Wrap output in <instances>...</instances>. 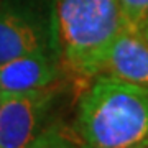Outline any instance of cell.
<instances>
[{
  "mask_svg": "<svg viewBox=\"0 0 148 148\" xmlns=\"http://www.w3.org/2000/svg\"><path fill=\"white\" fill-rule=\"evenodd\" d=\"M86 148H133L148 142V87L99 74L77 109Z\"/></svg>",
  "mask_w": 148,
  "mask_h": 148,
  "instance_id": "obj_1",
  "label": "cell"
},
{
  "mask_svg": "<svg viewBox=\"0 0 148 148\" xmlns=\"http://www.w3.org/2000/svg\"><path fill=\"white\" fill-rule=\"evenodd\" d=\"M53 23L61 63L82 79L97 77L122 32L119 0H56Z\"/></svg>",
  "mask_w": 148,
  "mask_h": 148,
  "instance_id": "obj_2",
  "label": "cell"
},
{
  "mask_svg": "<svg viewBox=\"0 0 148 148\" xmlns=\"http://www.w3.org/2000/svg\"><path fill=\"white\" fill-rule=\"evenodd\" d=\"M41 49L46 45L35 21L16 12L0 10V66Z\"/></svg>",
  "mask_w": 148,
  "mask_h": 148,
  "instance_id": "obj_6",
  "label": "cell"
},
{
  "mask_svg": "<svg viewBox=\"0 0 148 148\" xmlns=\"http://www.w3.org/2000/svg\"><path fill=\"white\" fill-rule=\"evenodd\" d=\"M102 73L148 87V41L138 33L120 32L107 53Z\"/></svg>",
  "mask_w": 148,
  "mask_h": 148,
  "instance_id": "obj_5",
  "label": "cell"
},
{
  "mask_svg": "<svg viewBox=\"0 0 148 148\" xmlns=\"http://www.w3.org/2000/svg\"><path fill=\"white\" fill-rule=\"evenodd\" d=\"M27 148H86L79 137L74 138L68 130L63 127H49L45 128L28 143Z\"/></svg>",
  "mask_w": 148,
  "mask_h": 148,
  "instance_id": "obj_7",
  "label": "cell"
},
{
  "mask_svg": "<svg viewBox=\"0 0 148 148\" xmlns=\"http://www.w3.org/2000/svg\"><path fill=\"white\" fill-rule=\"evenodd\" d=\"M122 32L138 33L148 18V0H119Z\"/></svg>",
  "mask_w": 148,
  "mask_h": 148,
  "instance_id": "obj_8",
  "label": "cell"
},
{
  "mask_svg": "<svg viewBox=\"0 0 148 148\" xmlns=\"http://www.w3.org/2000/svg\"><path fill=\"white\" fill-rule=\"evenodd\" d=\"M56 77V59L46 49L35 51L0 66V95L46 90Z\"/></svg>",
  "mask_w": 148,
  "mask_h": 148,
  "instance_id": "obj_4",
  "label": "cell"
},
{
  "mask_svg": "<svg viewBox=\"0 0 148 148\" xmlns=\"http://www.w3.org/2000/svg\"><path fill=\"white\" fill-rule=\"evenodd\" d=\"M133 148H148V142H145V143H140V145H137V147H133Z\"/></svg>",
  "mask_w": 148,
  "mask_h": 148,
  "instance_id": "obj_10",
  "label": "cell"
},
{
  "mask_svg": "<svg viewBox=\"0 0 148 148\" xmlns=\"http://www.w3.org/2000/svg\"><path fill=\"white\" fill-rule=\"evenodd\" d=\"M140 35H142L145 40L148 41V18L145 20V23H143V27H142V30H140Z\"/></svg>",
  "mask_w": 148,
  "mask_h": 148,
  "instance_id": "obj_9",
  "label": "cell"
},
{
  "mask_svg": "<svg viewBox=\"0 0 148 148\" xmlns=\"http://www.w3.org/2000/svg\"><path fill=\"white\" fill-rule=\"evenodd\" d=\"M51 102L48 90L0 95V148H27Z\"/></svg>",
  "mask_w": 148,
  "mask_h": 148,
  "instance_id": "obj_3",
  "label": "cell"
}]
</instances>
